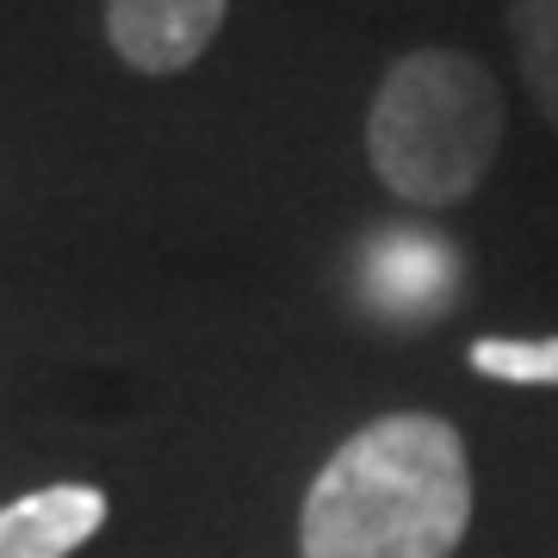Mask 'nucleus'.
<instances>
[{"label":"nucleus","instance_id":"5","mask_svg":"<svg viewBox=\"0 0 558 558\" xmlns=\"http://www.w3.org/2000/svg\"><path fill=\"white\" fill-rule=\"evenodd\" d=\"M366 292L391 311V317H435L453 304V255L435 236L416 230H391L379 248L366 255Z\"/></svg>","mask_w":558,"mask_h":558},{"label":"nucleus","instance_id":"3","mask_svg":"<svg viewBox=\"0 0 558 558\" xmlns=\"http://www.w3.org/2000/svg\"><path fill=\"white\" fill-rule=\"evenodd\" d=\"M230 0H106V38L143 75H180L211 50Z\"/></svg>","mask_w":558,"mask_h":558},{"label":"nucleus","instance_id":"6","mask_svg":"<svg viewBox=\"0 0 558 558\" xmlns=\"http://www.w3.org/2000/svg\"><path fill=\"white\" fill-rule=\"evenodd\" d=\"M509 44L534 106L558 131V0H509Z\"/></svg>","mask_w":558,"mask_h":558},{"label":"nucleus","instance_id":"4","mask_svg":"<svg viewBox=\"0 0 558 558\" xmlns=\"http://www.w3.org/2000/svg\"><path fill=\"white\" fill-rule=\"evenodd\" d=\"M106 527V490L50 484L0 509V558H69Z\"/></svg>","mask_w":558,"mask_h":558},{"label":"nucleus","instance_id":"7","mask_svg":"<svg viewBox=\"0 0 558 558\" xmlns=\"http://www.w3.org/2000/svg\"><path fill=\"white\" fill-rule=\"evenodd\" d=\"M472 366L502 385H558V336H539V341L484 336L472 341Z\"/></svg>","mask_w":558,"mask_h":558},{"label":"nucleus","instance_id":"1","mask_svg":"<svg viewBox=\"0 0 558 558\" xmlns=\"http://www.w3.org/2000/svg\"><path fill=\"white\" fill-rule=\"evenodd\" d=\"M472 527V459L453 422L403 410L341 440L299 515L304 558H453Z\"/></svg>","mask_w":558,"mask_h":558},{"label":"nucleus","instance_id":"2","mask_svg":"<svg viewBox=\"0 0 558 558\" xmlns=\"http://www.w3.org/2000/svg\"><path fill=\"white\" fill-rule=\"evenodd\" d=\"M502 143V94L465 50H410L366 112V161L410 205H459L478 193Z\"/></svg>","mask_w":558,"mask_h":558}]
</instances>
